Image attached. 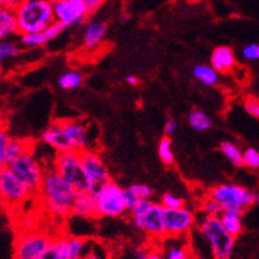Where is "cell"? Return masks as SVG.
Masks as SVG:
<instances>
[{
  "instance_id": "obj_1",
  "label": "cell",
  "mask_w": 259,
  "mask_h": 259,
  "mask_svg": "<svg viewBox=\"0 0 259 259\" xmlns=\"http://www.w3.org/2000/svg\"><path fill=\"white\" fill-rule=\"evenodd\" d=\"M44 204L52 214L57 217H66L72 214L77 189L53 168L45 170L44 180L38 189Z\"/></svg>"
},
{
  "instance_id": "obj_2",
  "label": "cell",
  "mask_w": 259,
  "mask_h": 259,
  "mask_svg": "<svg viewBox=\"0 0 259 259\" xmlns=\"http://www.w3.org/2000/svg\"><path fill=\"white\" fill-rule=\"evenodd\" d=\"M19 34L44 31L56 21L52 0H24L16 10Z\"/></svg>"
},
{
  "instance_id": "obj_3",
  "label": "cell",
  "mask_w": 259,
  "mask_h": 259,
  "mask_svg": "<svg viewBox=\"0 0 259 259\" xmlns=\"http://www.w3.org/2000/svg\"><path fill=\"white\" fill-rule=\"evenodd\" d=\"M200 233L208 242L211 255L215 259H229L234 251L235 237L224 228L220 217L205 215L201 220Z\"/></svg>"
},
{
  "instance_id": "obj_4",
  "label": "cell",
  "mask_w": 259,
  "mask_h": 259,
  "mask_svg": "<svg viewBox=\"0 0 259 259\" xmlns=\"http://www.w3.org/2000/svg\"><path fill=\"white\" fill-rule=\"evenodd\" d=\"M53 169L61 175L65 180L69 181L77 191H93L83 169L81 151L72 150L57 152L53 161Z\"/></svg>"
},
{
  "instance_id": "obj_5",
  "label": "cell",
  "mask_w": 259,
  "mask_h": 259,
  "mask_svg": "<svg viewBox=\"0 0 259 259\" xmlns=\"http://www.w3.org/2000/svg\"><path fill=\"white\" fill-rule=\"evenodd\" d=\"M96 198L97 213L102 217H120L127 210L124 189L114 183L107 180L93 191Z\"/></svg>"
},
{
  "instance_id": "obj_6",
  "label": "cell",
  "mask_w": 259,
  "mask_h": 259,
  "mask_svg": "<svg viewBox=\"0 0 259 259\" xmlns=\"http://www.w3.org/2000/svg\"><path fill=\"white\" fill-rule=\"evenodd\" d=\"M211 197L221 204L224 210L243 211L259 202V194L237 184H221L209 191Z\"/></svg>"
},
{
  "instance_id": "obj_7",
  "label": "cell",
  "mask_w": 259,
  "mask_h": 259,
  "mask_svg": "<svg viewBox=\"0 0 259 259\" xmlns=\"http://www.w3.org/2000/svg\"><path fill=\"white\" fill-rule=\"evenodd\" d=\"M31 193V188L21 180L10 167H2L0 169V196L6 205H19L27 200Z\"/></svg>"
},
{
  "instance_id": "obj_8",
  "label": "cell",
  "mask_w": 259,
  "mask_h": 259,
  "mask_svg": "<svg viewBox=\"0 0 259 259\" xmlns=\"http://www.w3.org/2000/svg\"><path fill=\"white\" fill-rule=\"evenodd\" d=\"M7 167L14 170L15 174L24 181L32 191L36 192L40 189L41 183L44 180L45 170L41 168L38 161L34 159L31 150L21 154L20 156L16 157L14 161H11Z\"/></svg>"
},
{
  "instance_id": "obj_9",
  "label": "cell",
  "mask_w": 259,
  "mask_h": 259,
  "mask_svg": "<svg viewBox=\"0 0 259 259\" xmlns=\"http://www.w3.org/2000/svg\"><path fill=\"white\" fill-rule=\"evenodd\" d=\"M52 239L41 233L21 235L15 245L14 255L17 259H45Z\"/></svg>"
},
{
  "instance_id": "obj_10",
  "label": "cell",
  "mask_w": 259,
  "mask_h": 259,
  "mask_svg": "<svg viewBox=\"0 0 259 259\" xmlns=\"http://www.w3.org/2000/svg\"><path fill=\"white\" fill-rule=\"evenodd\" d=\"M55 4L56 21L65 27H73L85 23L92 15L85 0H64Z\"/></svg>"
},
{
  "instance_id": "obj_11",
  "label": "cell",
  "mask_w": 259,
  "mask_h": 259,
  "mask_svg": "<svg viewBox=\"0 0 259 259\" xmlns=\"http://www.w3.org/2000/svg\"><path fill=\"white\" fill-rule=\"evenodd\" d=\"M164 220H165L167 235L169 237H180L187 234L196 224L193 211L185 208V205L180 208L165 209Z\"/></svg>"
},
{
  "instance_id": "obj_12",
  "label": "cell",
  "mask_w": 259,
  "mask_h": 259,
  "mask_svg": "<svg viewBox=\"0 0 259 259\" xmlns=\"http://www.w3.org/2000/svg\"><path fill=\"white\" fill-rule=\"evenodd\" d=\"M81 157L86 178L92 185L93 191L107 180H110L109 170L106 168L102 157L99 156L98 152H94L88 148V150L81 151Z\"/></svg>"
},
{
  "instance_id": "obj_13",
  "label": "cell",
  "mask_w": 259,
  "mask_h": 259,
  "mask_svg": "<svg viewBox=\"0 0 259 259\" xmlns=\"http://www.w3.org/2000/svg\"><path fill=\"white\" fill-rule=\"evenodd\" d=\"M164 213H165V208H164L163 205L154 202L146 213V215H144L143 232L150 238L160 239L167 235Z\"/></svg>"
},
{
  "instance_id": "obj_14",
  "label": "cell",
  "mask_w": 259,
  "mask_h": 259,
  "mask_svg": "<svg viewBox=\"0 0 259 259\" xmlns=\"http://www.w3.org/2000/svg\"><path fill=\"white\" fill-rule=\"evenodd\" d=\"M41 140L45 144H48L49 147H52L53 150L57 151V152L75 150L74 144H73L72 139L69 138L66 130L62 126L61 120L52 123L51 126L42 133Z\"/></svg>"
},
{
  "instance_id": "obj_15",
  "label": "cell",
  "mask_w": 259,
  "mask_h": 259,
  "mask_svg": "<svg viewBox=\"0 0 259 259\" xmlns=\"http://www.w3.org/2000/svg\"><path fill=\"white\" fill-rule=\"evenodd\" d=\"M65 29H66V27L64 24L55 21L44 31L36 32V33L20 34V42L21 45H24L25 48H37V47H42L47 42L57 37L58 34H61Z\"/></svg>"
},
{
  "instance_id": "obj_16",
  "label": "cell",
  "mask_w": 259,
  "mask_h": 259,
  "mask_svg": "<svg viewBox=\"0 0 259 259\" xmlns=\"http://www.w3.org/2000/svg\"><path fill=\"white\" fill-rule=\"evenodd\" d=\"M61 123L72 139L75 150L83 151L89 148V130L85 123L78 119H65L61 120Z\"/></svg>"
},
{
  "instance_id": "obj_17",
  "label": "cell",
  "mask_w": 259,
  "mask_h": 259,
  "mask_svg": "<svg viewBox=\"0 0 259 259\" xmlns=\"http://www.w3.org/2000/svg\"><path fill=\"white\" fill-rule=\"evenodd\" d=\"M72 214L83 217V219H93L98 217L97 213V205L94 194L90 191H78L75 196L74 204H73Z\"/></svg>"
},
{
  "instance_id": "obj_18",
  "label": "cell",
  "mask_w": 259,
  "mask_h": 259,
  "mask_svg": "<svg viewBox=\"0 0 259 259\" xmlns=\"http://www.w3.org/2000/svg\"><path fill=\"white\" fill-rule=\"evenodd\" d=\"M237 60H235L234 52L228 47H217L211 52L210 65L219 73H229L235 68Z\"/></svg>"
},
{
  "instance_id": "obj_19",
  "label": "cell",
  "mask_w": 259,
  "mask_h": 259,
  "mask_svg": "<svg viewBox=\"0 0 259 259\" xmlns=\"http://www.w3.org/2000/svg\"><path fill=\"white\" fill-rule=\"evenodd\" d=\"M106 32H107V25L102 21L92 20L86 24L85 32H83V47L86 49H96L102 44L105 40Z\"/></svg>"
},
{
  "instance_id": "obj_20",
  "label": "cell",
  "mask_w": 259,
  "mask_h": 259,
  "mask_svg": "<svg viewBox=\"0 0 259 259\" xmlns=\"http://www.w3.org/2000/svg\"><path fill=\"white\" fill-rule=\"evenodd\" d=\"M19 33V21L16 11L2 8L0 10V37L7 38Z\"/></svg>"
},
{
  "instance_id": "obj_21",
  "label": "cell",
  "mask_w": 259,
  "mask_h": 259,
  "mask_svg": "<svg viewBox=\"0 0 259 259\" xmlns=\"http://www.w3.org/2000/svg\"><path fill=\"white\" fill-rule=\"evenodd\" d=\"M224 228L228 230L235 238L241 235L243 230V222H242V213L241 211H233V210H224L222 214L220 215Z\"/></svg>"
},
{
  "instance_id": "obj_22",
  "label": "cell",
  "mask_w": 259,
  "mask_h": 259,
  "mask_svg": "<svg viewBox=\"0 0 259 259\" xmlns=\"http://www.w3.org/2000/svg\"><path fill=\"white\" fill-rule=\"evenodd\" d=\"M152 191L150 187H147L144 184H134L130 188L124 189V196H126V204H127V210L131 211L135 205L144 198H150Z\"/></svg>"
},
{
  "instance_id": "obj_23",
  "label": "cell",
  "mask_w": 259,
  "mask_h": 259,
  "mask_svg": "<svg viewBox=\"0 0 259 259\" xmlns=\"http://www.w3.org/2000/svg\"><path fill=\"white\" fill-rule=\"evenodd\" d=\"M27 151H29V148H28V142L16 139V138H11L10 142H8L7 148H6V152H4V156L0 159V165L6 167L11 161H14L16 157H19L21 154L27 152Z\"/></svg>"
},
{
  "instance_id": "obj_24",
  "label": "cell",
  "mask_w": 259,
  "mask_h": 259,
  "mask_svg": "<svg viewBox=\"0 0 259 259\" xmlns=\"http://www.w3.org/2000/svg\"><path fill=\"white\" fill-rule=\"evenodd\" d=\"M193 75L205 86H214L219 82V72L211 65H197L193 69Z\"/></svg>"
},
{
  "instance_id": "obj_25",
  "label": "cell",
  "mask_w": 259,
  "mask_h": 259,
  "mask_svg": "<svg viewBox=\"0 0 259 259\" xmlns=\"http://www.w3.org/2000/svg\"><path fill=\"white\" fill-rule=\"evenodd\" d=\"M188 123L189 126L193 130L198 131V133H202V131H206L211 127L213 122H211V118L205 114L201 110H192L189 115H188Z\"/></svg>"
},
{
  "instance_id": "obj_26",
  "label": "cell",
  "mask_w": 259,
  "mask_h": 259,
  "mask_svg": "<svg viewBox=\"0 0 259 259\" xmlns=\"http://www.w3.org/2000/svg\"><path fill=\"white\" fill-rule=\"evenodd\" d=\"M220 151L228 157L233 165H235V167H242L243 165V152L234 143H232V142H222L220 144Z\"/></svg>"
},
{
  "instance_id": "obj_27",
  "label": "cell",
  "mask_w": 259,
  "mask_h": 259,
  "mask_svg": "<svg viewBox=\"0 0 259 259\" xmlns=\"http://www.w3.org/2000/svg\"><path fill=\"white\" fill-rule=\"evenodd\" d=\"M154 202L151 201L150 198H144V200H140L135 208L131 210V221H133V225L135 226L139 230H143V222H144V215L148 211V209L151 208V205Z\"/></svg>"
},
{
  "instance_id": "obj_28",
  "label": "cell",
  "mask_w": 259,
  "mask_h": 259,
  "mask_svg": "<svg viewBox=\"0 0 259 259\" xmlns=\"http://www.w3.org/2000/svg\"><path fill=\"white\" fill-rule=\"evenodd\" d=\"M83 75L77 70H68L58 78V85L64 90H74L82 85Z\"/></svg>"
},
{
  "instance_id": "obj_29",
  "label": "cell",
  "mask_w": 259,
  "mask_h": 259,
  "mask_svg": "<svg viewBox=\"0 0 259 259\" xmlns=\"http://www.w3.org/2000/svg\"><path fill=\"white\" fill-rule=\"evenodd\" d=\"M200 208H201L202 213L205 215H209V217H220L224 211L221 204L215 198L211 197L209 193L201 200Z\"/></svg>"
},
{
  "instance_id": "obj_30",
  "label": "cell",
  "mask_w": 259,
  "mask_h": 259,
  "mask_svg": "<svg viewBox=\"0 0 259 259\" xmlns=\"http://www.w3.org/2000/svg\"><path fill=\"white\" fill-rule=\"evenodd\" d=\"M157 154H159V157H160V160L164 164H167V165L174 164L175 154L174 151H172V140H170L168 135L161 138L159 147H157Z\"/></svg>"
},
{
  "instance_id": "obj_31",
  "label": "cell",
  "mask_w": 259,
  "mask_h": 259,
  "mask_svg": "<svg viewBox=\"0 0 259 259\" xmlns=\"http://www.w3.org/2000/svg\"><path fill=\"white\" fill-rule=\"evenodd\" d=\"M19 52H20V48L15 41L3 38V41L0 42V61H6V60L16 57Z\"/></svg>"
},
{
  "instance_id": "obj_32",
  "label": "cell",
  "mask_w": 259,
  "mask_h": 259,
  "mask_svg": "<svg viewBox=\"0 0 259 259\" xmlns=\"http://www.w3.org/2000/svg\"><path fill=\"white\" fill-rule=\"evenodd\" d=\"M164 256L167 259H187L191 256V251L187 246L183 245H175L169 246L165 251H164Z\"/></svg>"
},
{
  "instance_id": "obj_33",
  "label": "cell",
  "mask_w": 259,
  "mask_h": 259,
  "mask_svg": "<svg viewBox=\"0 0 259 259\" xmlns=\"http://www.w3.org/2000/svg\"><path fill=\"white\" fill-rule=\"evenodd\" d=\"M243 165L251 169L259 168V152L254 148H247L243 151Z\"/></svg>"
},
{
  "instance_id": "obj_34",
  "label": "cell",
  "mask_w": 259,
  "mask_h": 259,
  "mask_svg": "<svg viewBox=\"0 0 259 259\" xmlns=\"http://www.w3.org/2000/svg\"><path fill=\"white\" fill-rule=\"evenodd\" d=\"M161 205H163L165 209H174V208H180V206H184L185 201L183 198L178 197L176 194L174 193H165L163 194L161 197Z\"/></svg>"
},
{
  "instance_id": "obj_35",
  "label": "cell",
  "mask_w": 259,
  "mask_h": 259,
  "mask_svg": "<svg viewBox=\"0 0 259 259\" xmlns=\"http://www.w3.org/2000/svg\"><path fill=\"white\" fill-rule=\"evenodd\" d=\"M243 107L251 116L259 119V99L255 97H247L243 102Z\"/></svg>"
},
{
  "instance_id": "obj_36",
  "label": "cell",
  "mask_w": 259,
  "mask_h": 259,
  "mask_svg": "<svg viewBox=\"0 0 259 259\" xmlns=\"http://www.w3.org/2000/svg\"><path fill=\"white\" fill-rule=\"evenodd\" d=\"M242 57L247 61H258L259 60V44H249L242 49Z\"/></svg>"
},
{
  "instance_id": "obj_37",
  "label": "cell",
  "mask_w": 259,
  "mask_h": 259,
  "mask_svg": "<svg viewBox=\"0 0 259 259\" xmlns=\"http://www.w3.org/2000/svg\"><path fill=\"white\" fill-rule=\"evenodd\" d=\"M135 258L138 259H156L160 258V254L159 252H155L154 250H148V249H138L135 251Z\"/></svg>"
},
{
  "instance_id": "obj_38",
  "label": "cell",
  "mask_w": 259,
  "mask_h": 259,
  "mask_svg": "<svg viewBox=\"0 0 259 259\" xmlns=\"http://www.w3.org/2000/svg\"><path fill=\"white\" fill-rule=\"evenodd\" d=\"M10 139V135L3 130V131L0 133V159L4 156V152H6V148H7Z\"/></svg>"
},
{
  "instance_id": "obj_39",
  "label": "cell",
  "mask_w": 259,
  "mask_h": 259,
  "mask_svg": "<svg viewBox=\"0 0 259 259\" xmlns=\"http://www.w3.org/2000/svg\"><path fill=\"white\" fill-rule=\"evenodd\" d=\"M23 2L24 0H0V6H2V8L16 11L23 4Z\"/></svg>"
},
{
  "instance_id": "obj_40",
  "label": "cell",
  "mask_w": 259,
  "mask_h": 259,
  "mask_svg": "<svg viewBox=\"0 0 259 259\" xmlns=\"http://www.w3.org/2000/svg\"><path fill=\"white\" fill-rule=\"evenodd\" d=\"M85 3L88 4V7H89L90 12L94 14L96 11H98L99 8L102 7L103 4L106 3V0H85Z\"/></svg>"
},
{
  "instance_id": "obj_41",
  "label": "cell",
  "mask_w": 259,
  "mask_h": 259,
  "mask_svg": "<svg viewBox=\"0 0 259 259\" xmlns=\"http://www.w3.org/2000/svg\"><path fill=\"white\" fill-rule=\"evenodd\" d=\"M176 128H178V122L175 119H168L167 122H165V124H164V133H165V135H172V134L176 131Z\"/></svg>"
},
{
  "instance_id": "obj_42",
  "label": "cell",
  "mask_w": 259,
  "mask_h": 259,
  "mask_svg": "<svg viewBox=\"0 0 259 259\" xmlns=\"http://www.w3.org/2000/svg\"><path fill=\"white\" fill-rule=\"evenodd\" d=\"M126 82L128 83V85L131 86H138L139 85V78H138L137 75H133V74H128L126 77Z\"/></svg>"
},
{
  "instance_id": "obj_43",
  "label": "cell",
  "mask_w": 259,
  "mask_h": 259,
  "mask_svg": "<svg viewBox=\"0 0 259 259\" xmlns=\"http://www.w3.org/2000/svg\"><path fill=\"white\" fill-rule=\"evenodd\" d=\"M188 2H191V3H200L202 0H188Z\"/></svg>"
},
{
  "instance_id": "obj_44",
  "label": "cell",
  "mask_w": 259,
  "mask_h": 259,
  "mask_svg": "<svg viewBox=\"0 0 259 259\" xmlns=\"http://www.w3.org/2000/svg\"><path fill=\"white\" fill-rule=\"evenodd\" d=\"M53 3H58V2H64V0H52Z\"/></svg>"
}]
</instances>
